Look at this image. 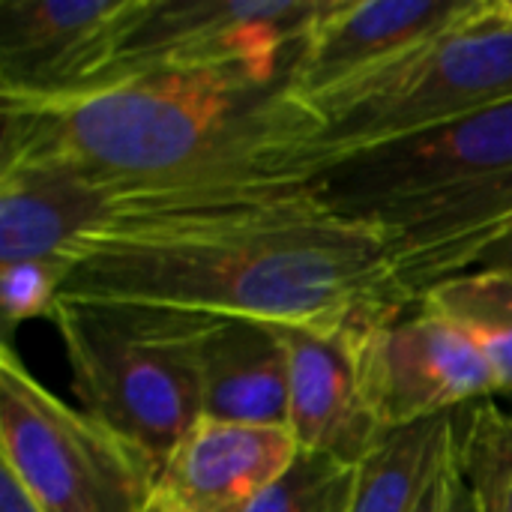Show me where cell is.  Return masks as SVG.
<instances>
[{
    "instance_id": "obj_1",
    "label": "cell",
    "mask_w": 512,
    "mask_h": 512,
    "mask_svg": "<svg viewBox=\"0 0 512 512\" xmlns=\"http://www.w3.org/2000/svg\"><path fill=\"white\" fill-rule=\"evenodd\" d=\"M60 297L126 300L285 327L411 309L381 234L276 180L123 213L66 258Z\"/></svg>"
},
{
    "instance_id": "obj_2",
    "label": "cell",
    "mask_w": 512,
    "mask_h": 512,
    "mask_svg": "<svg viewBox=\"0 0 512 512\" xmlns=\"http://www.w3.org/2000/svg\"><path fill=\"white\" fill-rule=\"evenodd\" d=\"M0 105V162L66 159L123 186L126 213L309 180L321 132L318 111L291 87V66H171L66 96H0Z\"/></svg>"
},
{
    "instance_id": "obj_3",
    "label": "cell",
    "mask_w": 512,
    "mask_h": 512,
    "mask_svg": "<svg viewBox=\"0 0 512 512\" xmlns=\"http://www.w3.org/2000/svg\"><path fill=\"white\" fill-rule=\"evenodd\" d=\"M60 330L81 411L141 450L159 471L201 414V336L213 315L60 297Z\"/></svg>"
},
{
    "instance_id": "obj_4",
    "label": "cell",
    "mask_w": 512,
    "mask_h": 512,
    "mask_svg": "<svg viewBox=\"0 0 512 512\" xmlns=\"http://www.w3.org/2000/svg\"><path fill=\"white\" fill-rule=\"evenodd\" d=\"M512 102V15L501 0L312 108L315 171L345 153L438 129ZM312 171V174H315Z\"/></svg>"
},
{
    "instance_id": "obj_5",
    "label": "cell",
    "mask_w": 512,
    "mask_h": 512,
    "mask_svg": "<svg viewBox=\"0 0 512 512\" xmlns=\"http://www.w3.org/2000/svg\"><path fill=\"white\" fill-rule=\"evenodd\" d=\"M0 468L42 512H144L156 465L0 351Z\"/></svg>"
},
{
    "instance_id": "obj_6",
    "label": "cell",
    "mask_w": 512,
    "mask_h": 512,
    "mask_svg": "<svg viewBox=\"0 0 512 512\" xmlns=\"http://www.w3.org/2000/svg\"><path fill=\"white\" fill-rule=\"evenodd\" d=\"M321 9L324 0H141L90 87L171 66L288 69Z\"/></svg>"
},
{
    "instance_id": "obj_7",
    "label": "cell",
    "mask_w": 512,
    "mask_h": 512,
    "mask_svg": "<svg viewBox=\"0 0 512 512\" xmlns=\"http://www.w3.org/2000/svg\"><path fill=\"white\" fill-rule=\"evenodd\" d=\"M512 171V102L324 162L309 186L336 213H375Z\"/></svg>"
},
{
    "instance_id": "obj_8",
    "label": "cell",
    "mask_w": 512,
    "mask_h": 512,
    "mask_svg": "<svg viewBox=\"0 0 512 512\" xmlns=\"http://www.w3.org/2000/svg\"><path fill=\"white\" fill-rule=\"evenodd\" d=\"M357 360L366 405L384 432L453 414L498 393L477 342L420 303L363 318Z\"/></svg>"
},
{
    "instance_id": "obj_9",
    "label": "cell",
    "mask_w": 512,
    "mask_h": 512,
    "mask_svg": "<svg viewBox=\"0 0 512 512\" xmlns=\"http://www.w3.org/2000/svg\"><path fill=\"white\" fill-rule=\"evenodd\" d=\"M141 0H0V96L90 87Z\"/></svg>"
},
{
    "instance_id": "obj_10",
    "label": "cell",
    "mask_w": 512,
    "mask_h": 512,
    "mask_svg": "<svg viewBox=\"0 0 512 512\" xmlns=\"http://www.w3.org/2000/svg\"><path fill=\"white\" fill-rule=\"evenodd\" d=\"M483 0H324L291 63V87L309 105L396 63Z\"/></svg>"
},
{
    "instance_id": "obj_11",
    "label": "cell",
    "mask_w": 512,
    "mask_h": 512,
    "mask_svg": "<svg viewBox=\"0 0 512 512\" xmlns=\"http://www.w3.org/2000/svg\"><path fill=\"white\" fill-rule=\"evenodd\" d=\"M129 192L66 159L0 162V264L54 261L123 216Z\"/></svg>"
},
{
    "instance_id": "obj_12",
    "label": "cell",
    "mask_w": 512,
    "mask_h": 512,
    "mask_svg": "<svg viewBox=\"0 0 512 512\" xmlns=\"http://www.w3.org/2000/svg\"><path fill=\"white\" fill-rule=\"evenodd\" d=\"M360 321L339 327L282 324L291 363L288 432L297 450L333 456L345 465H360L387 435L372 417L360 384Z\"/></svg>"
},
{
    "instance_id": "obj_13",
    "label": "cell",
    "mask_w": 512,
    "mask_h": 512,
    "mask_svg": "<svg viewBox=\"0 0 512 512\" xmlns=\"http://www.w3.org/2000/svg\"><path fill=\"white\" fill-rule=\"evenodd\" d=\"M297 453L282 426L198 420L159 465L144 512H243Z\"/></svg>"
},
{
    "instance_id": "obj_14",
    "label": "cell",
    "mask_w": 512,
    "mask_h": 512,
    "mask_svg": "<svg viewBox=\"0 0 512 512\" xmlns=\"http://www.w3.org/2000/svg\"><path fill=\"white\" fill-rule=\"evenodd\" d=\"M291 363L282 324L219 318L201 336V414L216 423L288 429Z\"/></svg>"
},
{
    "instance_id": "obj_15",
    "label": "cell",
    "mask_w": 512,
    "mask_h": 512,
    "mask_svg": "<svg viewBox=\"0 0 512 512\" xmlns=\"http://www.w3.org/2000/svg\"><path fill=\"white\" fill-rule=\"evenodd\" d=\"M456 411L393 429L357 465L348 512H417L453 459Z\"/></svg>"
},
{
    "instance_id": "obj_16",
    "label": "cell",
    "mask_w": 512,
    "mask_h": 512,
    "mask_svg": "<svg viewBox=\"0 0 512 512\" xmlns=\"http://www.w3.org/2000/svg\"><path fill=\"white\" fill-rule=\"evenodd\" d=\"M423 309L462 327L486 354L498 393L512 396V270L480 267L435 285Z\"/></svg>"
},
{
    "instance_id": "obj_17",
    "label": "cell",
    "mask_w": 512,
    "mask_h": 512,
    "mask_svg": "<svg viewBox=\"0 0 512 512\" xmlns=\"http://www.w3.org/2000/svg\"><path fill=\"white\" fill-rule=\"evenodd\" d=\"M453 450L477 512H512V414L489 399L459 408Z\"/></svg>"
},
{
    "instance_id": "obj_18",
    "label": "cell",
    "mask_w": 512,
    "mask_h": 512,
    "mask_svg": "<svg viewBox=\"0 0 512 512\" xmlns=\"http://www.w3.org/2000/svg\"><path fill=\"white\" fill-rule=\"evenodd\" d=\"M354 480L357 465L300 450L243 512H348Z\"/></svg>"
},
{
    "instance_id": "obj_19",
    "label": "cell",
    "mask_w": 512,
    "mask_h": 512,
    "mask_svg": "<svg viewBox=\"0 0 512 512\" xmlns=\"http://www.w3.org/2000/svg\"><path fill=\"white\" fill-rule=\"evenodd\" d=\"M63 264L30 261L0 264V303H3V336L33 318H51L63 288Z\"/></svg>"
},
{
    "instance_id": "obj_20",
    "label": "cell",
    "mask_w": 512,
    "mask_h": 512,
    "mask_svg": "<svg viewBox=\"0 0 512 512\" xmlns=\"http://www.w3.org/2000/svg\"><path fill=\"white\" fill-rule=\"evenodd\" d=\"M0 512H42L6 468H0Z\"/></svg>"
},
{
    "instance_id": "obj_21",
    "label": "cell",
    "mask_w": 512,
    "mask_h": 512,
    "mask_svg": "<svg viewBox=\"0 0 512 512\" xmlns=\"http://www.w3.org/2000/svg\"><path fill=\"white\" fill-rule=\"evenodd\" d=\"M456 444V441H453ZM444 512H477V504L459 474V465H456V450H453V474H450V489H447V507Z\"/></svg>"
},
{
    "instance_id": "obj_22",
    "label": "cell",
    "mask_w": 512,
    "mask_h": 512,
    "mask_svg": "<svg viewBox=\"0 0 512 512\" xmlns=\"http://www.w3.org/2000/svg\"><path fill=\"white\" fill-rule=\"evenodd\" d=\"M450 474H453V459H450V465L444 468V474L435 480V486L429 489L426 501L420 504V510L417 512H444V507H447V489H450Z\"/></svg>"
},
{
    "instance_id": "obj_23",
    "label": "cell",
    "mask_w": 512,
    "mask_h": 512,
    "mask_svg": "<svg viewBox=\"0 0 512 512\" xmlns=\"http://www.w3.org/2000/svg\"><path fill=\"white\" fill-rule=\"evenodd\" d=\"M480 267H504V270H512V231L504 240H498V243L480 258L477 270H480Z\"/></svg>"
},
{
    "instance_id": "obj_24",
    "label": "cell",
    "mask_w": 512,
    "mask_h": 512,
    "mask_svg": "<svg viewBox=\"0 0 512 512\" xmlns=\"http://www.w3.org/2000/svg\"><path fill=\"white\" fill-rule=\"evenodd\" d=\"M501 3L507 6V12H510V15H512V0H501Z\"/></svg>"
}]
</instances>
